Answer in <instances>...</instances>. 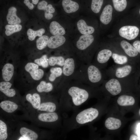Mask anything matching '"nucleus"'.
<instances>
[{
    "label": "nucleus",
    "mask_w": 140,
    "mask_h": 140,
    "mask_svg": "<svg viewBox=\"0 0 140 140\" xmlns=\"http://www.w3.org/2000/svg\"><path fill=\"white\" fill-rule=\"evenodd\" d=\"M45 32L44 28H41L36 31L31 29H29L27 32V34L29 39L30 41H33L37 36L39 37L43 36Z\"/></svg>",
    "instance_id": "obj_28"
},
{
    "label": "nucleus",
    "mask_w": 140,
    "mask_h": 140,
    "mask_svg": "<svg viewBox=\"0 0 140 140\" xmlns=\"http://www.w3.org/2000/svg\"><path fill=\"white\" fill-rule=\"evenodd\" d=\"M37 118L39 121L46 123H61V117L56 112L41 113L38 115Z\"/></svg>",
    "instance_id": "obj_4"
},
{
    "label": "nucleus",
    "mask_w": 140,
    "mask_h": 140,
    "mask_svg": "<svg viewBox=\"0 0 140 140\" xmlns=\"http://www.w3.org/2000/svg\"><path fill=\"white\" fill-rule=\"evenodd\" d=\"M65 61L64 58L62 56L51 57L48 60L49 65L52 66L57 65L62 66H64Z\"/></svg>",
    "instance_id": "obj_31"
},
{
    "label": "nucleus",
    "mask_w": 140,
    "mask_h": 140,
    "mask_svg": "<svg viewBox=\"0 0 140 140\" xmlns=\"http://www.w3.org/2000/svg\"><path fill=\"white\" fill-rule=\"evenodd\" d=\"M139 13L140 14V10H139Z\"/></svg>",
    "instance_id": "obj_47"
},
{
    "label": "nucleus",
    "mask_w": 140,
    "mask_h": 140,
    "mask_svg": "<svg viewBox=\"0 0 140 140\" xmlns=\"http://www.w3.org/2000/svg\"><path fill=\"white\" fill-rule=\"evenodd\" d=\"M32 2L33 4L36 5L38 3L39 0H32Z\"/></svg>",
    "instance_id": "obj_45"
},
{
    "label": "nucleus",
    "mask_w": 140,
    "mask_h": 140,
    "mask_svg": "<svg viewBox=\"0 0 140 140\" xmlns=\"http://www.w3.org/2000/svg\"><path fill=\"white\" fill-rule=\"evenodd\" d=\"M139 30L136 26H125L122 27L119 31L120 36L128 40H132L136 38L139 34Z\"/></svg>",
    "instance_id": "obj_3"
},
{
    "label": "nucleus",
    "mask_w": 140,
    "mask_h": 140,
    "mask_svg": "<svg viewBox=\"0 0 140 140\" xmlns=\"http://www.w3.org/2000/svg\"><path fill=\"white\" fill-rule=\"evenodd\" d=\"M44 12H48L51 13H53L55 11V9L51 4H49L44 10Z\"/></svg>",
    "instance_id": "obj_39"
},
{
    "label": "nucleus",
    "mask_w": 140,
    "mask_h": 140,
    "mask_svg": "<svg viewBox=\"0 0 140 140\" xmlns=\"http://www.w3.org/2000/svg\"><path fill=\"white\" fill-rule=\"evenodd\" d=\"M113 8L110 5H107L104 8L100 16L101 22L104 25L109 24L112 18Z\"/></svg>",
    "instance_id": "obj_12"
},
{
    "label": "nucleus",
    "mask_w": 140,
    "mask_h": 140,
    "mask_svg": "<svg viewBox=\"0 0 140 140\" xmlns=\"http://www.w3.org/2000/svg\"><path fill=\"white\" fill-rule=\"evenodd\" d=\"M120 45L125 53L129 56L134 57L137 55V51L128 42L125 40H122L120 42Z\"/></svg>",
    "instance_id": "obj_19"
},
{
    "label": "nucleus",
    "mask_w": 140,
    "mask_h": 140,
    "mask_svg": "<svg viewBox=\"0 0 140 140\" xmlns=\"http://www.w3.org/2000/svg\"><path fill=\"white\" fill-rule=\"evenodd\" d=\"M75 68L74 59L68 58L65 60L62 72L64 75L69 76L73 73Z\"/></svg>",
    "instance_id": "obj_20"
},
{
    "label": "nucleus",
    "mask_w": 140,
    "mask_h": 140,
    "mask_svg": "<svg viewBox=\"0 0 140 140\" xmlns=\"http://www.w3.org/2000/svg\"><path fill=\"white\" fill-rule=\"evenodd\" d=\"M17 9L15 7L10 8L6 16V20L8 24L11 25L19 24L21 22L20 19L17 16Z\"/></svg>",
    "instance_id": "obj_11"
},
{
    "label": "nucleus",
    "mask_w": 140,
    "mask_h": 140,
    "mask_svg": "<svg viewBox=\"0 0 140 140\" xmlns=\"http://www.w3.org/2000/svg\"><path fill=\"white\" fill-rule=\"evenodd\" d=\"M112 1L114 8L117 11H122L126 7V0H112Z\"/></svg>",
    "instance_id": "obj_32"
},
{
    "label": "nucleus",
    "mask_w": 140,
    "mask_h": 140,
    "mask_svg": "<svg viewBox=\"0 0 140 140\" xmlns=\"http://www.w3.org/2000/svg\"><path fill=\"white\" fill-rule=\"evenodd\" d=\"M103 0H92L91 5V9L96 13L100 11L103 4Z\"/></svg>",
    "instance_id": "obj_35"
},
{
    "label": "nucleus",
    "mask_w": 140,
    "mask_h": 140,
    "mask_svg": "<svg viewBox=\"0 0 140 140\" xmlns=\"http://www.w3.org/2000/svg\"><path fill=\"white\" fill-rule=\"evenodd\" d=\"M107 90L111 94L116 95L121 91V87L119 81L116 79H113L109 80L105 85Z\"/></svg>",
    "instance_id": "obj_7"
},
{
    "label": "nucleus",
    "mask_w": 140,
    "mask_h": 140,
    "mask_svg": "<svg viewBox=\"0 0 140 140\" xmlns=\"http://www.w3.org/2000/svg\"><path fill=\"white\" fill-rule=\"evenodd\" d=\"M7 127L6 124L0 120V140H5L8 137Z\"/></svg>",
    "instance_id": "obj_34"
},
{
    "label": "nucleus",
    "mask_w": 140,
    "mask_h": 140,
    "mask_svg": "<svg viewBox=\"0 0 140 140\" xmlns=\"http://www.w3.org/2000/svg\"><path fill=\"white\" fill-rule=\"evenodd\" d=\"M48 5L47 2L45 0L40 2L38 4L37 8L38 10L44 11Z\"/></svg>",
    "instance_id": "obj_38"
},
{
    "label": "nucleus",
    "mask_w": 140,
    "mask_h": 140,
    "mask_svg": "<svg viewBox=\"0 0 140 140\" xmlns=\"http://www.w3.org/2000/svg\"><path fill=\"white\" fill-rule=\"evenodd\" d=\"M87 72L89 79L92 82H97L101 79V72L97 68L93 65H91L89 67Z\"/></svg>",
    "instance_id": "obj_10"
},
{
    "label": "nucleus",
    "mask_w": 140,
    "mask_h": 140,
    "mask_svg": "<svg viewBox=\"0 0 140 140\" xmlns=\"http://www.w3.org/2000/svg\"><path fill=\"white\" fill-rule=\"evenodd\" d=\"M26 100L30 103L33 107L37 109L40 107L41 103V98L39 94L35 93L32 94H27L26 96Z\"/></svg>",
    "instance_id": "obj_18"
},
{
    "label": "nucleus",
    "mask_w": 140,
    "mask_h": 140,
    "mask_svg": "<svg viewBox=\"0 0 140 140\" xmlns=\"http://www.w3.org/2000/svg\"><path fill=\"white\" fill-rule=\"evenodd\" d=\"M130 140H140V137L134 135H132L130 136Z\"/></svg>",
    "instance_id": "obj_43"
},
{
    "label": "nucleus",
    "mask_w": 140,
    "mask_h": 140,
    "mask_svg": "<svg viewBox=\"0 0 140 140\" xmlns=\"http://www.w3.org/2000/svg\"><path fill=\"white\" fill-rule=\"evenodd\" d=\"M66 41L63 36L53 35L49 38L47 46L50 49L56 48L63 45Z\"/></svg>",
    "instance_id": "obj_9"
},
{
    "label": "nucleus",
    "mask_w": 140,
    "mask_h": 140,
    "mask_svg": "<svg viewBox=\"0 0 140 140\" xmlns=\"http://www.w3.org/2000/svg\"><path fill=\"white\" fill-rule=\"evenodd\" d=\"M136 132L138 136L140 137V123L137 125Z\"/></svg>",
    "instance_id": "obj_44"
},
{
    "label": "nucleus",
    "mask_w": 140,
    "mask_h": 140,
    "mask_svg": "<svg viewBox=\"0 0 140 140\" xmlns=\"http://www.w3.org/2000/svg\"><path fill=\"white\" fill-rule=\"evenodd\" d=\"M112 55V52L110 50L104 49L100 51L98 53L97 59L98 61L101 64L107 62Z\"/></svg>",
    "instance_id": "obj_24"
},
{
    "label": "nucleus",
    "mask_w": 140,
    "mask_h": 140,
    "mask_svg": "<svg viewBox=\"0 0 140 140\" xmlns=\"http://www.w3.org/2000/svg\"><path fill=\"white\" fill-rule=\"evenodd\" d=\"M59 109H60L59 104L54 101L48 100L41 103L37 109L41 111L53 112H56Z\"/></svg>",
    "instance_id": "obj_8"
},
{
    "label": "nucleus",
    "mask_w": 140,
    "mask_h": 140,
    "mask_svg": "<svg viewBox=\"0 0 140 140\" xmlns=\"http://www.w3.org/2000/svg\"><path fill=\"white\" fill-rule=\"evenodd\" d=\"M14 67L13 65L7 63L2 69V77L5 81H9L11 79L14 73Z\"/></svg>",
    "instance_id": "obj_17"
},
{
    "label": "nucleus",
    "mask_w": 140,
    "mask_h": 140,
    "mask_svg": "<svg viewBox=\"0 0 140 140\" xmlns=\"http://www.w3.org/2000/svg\"><path fill=\"white\" fill-rule=\"evenodd\" d=\"M62 4L64 11L68 13L75 12L79 8L78 3L71 0H62Z\"/></svg>",
    "instance_id": "obj_13"
},
{
    "label": "nucleus",
    "mask_w": 140,
    "mask_h": 140,
    "mask_svg": "<svg viewBox=\"0 0 140 140\" xmlns=\"http://www.w3.org/2000/svg\"><path fill=\"white\" fill-rule=\"evenodd\" d=\"M94 40L93 36L91 34H83L81 36L76 42L77 48L80 50L86 49Z\"/></svg>",
    "instance_id": "obj_6"
},
{
    "label": "nucleus",
    "mask_w": 140,
    "mask_h": 140,
    "mask_svg": "<svg viewBox=\"0 0 140 140\" xmlns=\"http://www.w3.org/2000/svg\"><path fill=\"white\" fill-rule=\"evenodd\" d=\"M25 69L34 80H39L43 76V71L39 69V65L37 64L31 62H28L25 66Z\"/></svg>",
    "instance_id": "obj_5"
},
{
    "label": "nucleus",
    "mask_w": 140,
    "mask_h": 140,
    "mask_svg": "<svg viewBox=\"0 0 140 140\" xmlns=\"http://www.w3.org/2000/svg\"><path fill=\"white\" fill-rule=\"evenodd\" d=\"M44 15L45 18L47 20L51 19L53 16L52 13L48 12H44Z\"/></svg>",
    "instance_id": "obj_42"
},
{
    "label": "nucleus",
    "mask_w": 140,
    "mask_h": 140,
    "mask_svg": "<svg viewBox=\"0 0 140 140\" xmlns=\"http://www.w3.org/2000/svg\"><path fill=\"white\" fill-rule=\"evenodd\" d=\"M135 101L134 99L132 96L122 95L118 98L117 103L120 106H126L133 105Z\"/></svg>",
    "instance_id": "obj_25"
},
{
    "label": "nucleus",
    "mask_w": 140,
    "mask_h": 140,
    "mask_svg": "<svg viewBox=\"0 0 140 140\" xmlns=\"http://www.w3.org/2000/svg\"><path fill=\"white\" fill-rule=\"evenodd\" d=\"M133 45L138 52L140 53V41H135L133 43Z\"/></svg>",
    "instance_id": "obj_41"
},
{
    "label": "nucleus",
    "mask_w": 140,
    "mask_h": 140,
    "mask_svg": "<svg viewBox=\"0 0 140 140\" xmlns=\"http://www.w3.org/2000/svg\"><path fill=\"white\" fill-rule=\"evenodd\" d=\"M49 28L50 33L53 35L63 36L66 33L64 28L56 21L51 22Z\"/></svg>",
    "instance_id": "obj_15"
},
{
    "label": "nucleus",
    "mask_w": 140,
    "mask_h": 140,
    "mask_svg": "<svg viewBox=\"0 0 140 140\" xmlns=\"http://www.w3.org/2000/svg\"><path fill=\"white\" fill-rule=\"evenodd\" d=\"M132 70L131 67L127 65L122 67L118 68L116 71L115 75L118 78H121L129 75Z\"/></svg>",
    "instance_id": "obj_27"
},
{
    "label": "nucleus",
    "mask_w": 140,
    "mask_h": 140,
    "mask_svg": "<svg viewBox=\"0 0 140 140\" xmlns=\"http://www.w3.org/2000/svg\"><path fill=\"white\" fill-rule=\"evenodd\" d=\"M139 115H140V109L139 111Z\"/></svg>",
    "instance_id": "obj_46"
},
{
    "label": "nucleus",
    "mask_w": 140,
    "mask_h": 140,
    "mask_svg": "<svg viewBox=\"0 0 140 140\" xmlns=\"http://www.w3.org/2000/svg\"><path fill=\"white\" fill-rule=\"evenodd\" d=\"M22 29L21 25L16 24L15 25H7L5 26L6 30L5 31V35L9 36L13 33L20 31Z\"/></svg>",
    "instance_id": "obj_29"
},
{
    "label": "nucleus",
    "mask_w": 140,
    "mask_h": 140,
    "mask_svg": "<svg viewBox=\"0 0 140 140\" xmlns=\"http://www.w3.org/2000/svg\"><path fill=\"white\" fill-rule=\"evenodd\" d=\"M77 26L79 32L83 35L91 34L95 31L93 27L88 25L85 21L83 19H80L77 22Z\"/></svg>",
    "instance_id": "obj_14"
},
{
    "label": "nucleus",
    "mask_w": 140,
    "mask_h": 140,
    "mask_svg": "<svg viewBox=\"0 0 140 140\" xmlns=\"http://www.w3.org/2000/svg\"><path fill=\"white\" fill-rule=\"evenodd\" d=\"M24 3L25 5L30 10H32L34 6L33 3L30 2L29 0H24Z\"/></svg>",
    "instance_id": "obj_40"
},
{
    "label": "nucleus",
    "mask_w": 140,
    "mask_h": 140,
    "mask_svg": "<svg viewBox=\"0 0 140 140\" xmlns=\"http://www.w3.org/2000/svg\"><path fill=\"white\" fill-rule=\"evenodd\" d=\"M22 137L26 140H36L38 138V134L33 131L25 127H22L19 130Z\"/></svg>",
    "instance_id": "obj_21"
},
{
    "label": "nucleus",
    "mask_w": 140,
    "mask_h": 140,
    "mask_svg": "<svg viewBox=\"0 0 140 140\" xmlns=\"http://www.w3.org/2000/svg\"><path fill=\"white\" fill-rule=\"evenodd\" d=\"M99 114L98 109L92 107L75 111L71 117L64 120L62 128L63 133L66 134L92 122Z\"/></svg>",
    "instance_id": "obj_2"
},
{
    "label": "nucleus",
    "mask_w": 140,
    "mask_h": 140,
    "mask_svg": "<svg viewBox=\"0 0 140 140\" xmlns=\"http://www.w3.org/2000/svg\"><path fill=\"white\" fill-rule=\"evenodd\" d=\"M53 88V86L51 83L42 81L38 85L36 89L39 93H48L51 91Z\"/></svg>",
    "instance_id": "obj_26"
},
{
    "label": "nucleus",
    "mask_w": 140,
    "mask_h": 140,
    "mask_svg": "<svg viewBox=\"0 0 140 140\" xmlns=\"http://www.w3.org/2000/svg\"><path fill=\"white\" fill-rule=\"evenodd\" d=\"M49 38L48 36L45 35L39 37L36 41L37 48L39 50H41L45 48L47 45Z\"/></svg>",
    "instance_id": "obj_30"
},
{
    "label": "nucleus",
    "mask_w": 140,
    "mask_h": 140,
    "mask_svg": "<svg viewBox=\"0 0 140 140\" xmlns=\"http://www.w3.org/2000/svg\"><path fill=\"white\" fill-rule=\"evenodd\" d=\"M114 62L117 64H123L127 63L128 59L127 57L125 56L119 55L114 53L112 56Z\"/></svg>",
    "instance_id": "obj_36"
},
{
    "label": "nucleus",
    "mask_w": 140,
    "mask_h": 140,
    "mask_svg": "<svg viewBox=\"0 0 140 140\" xmlns=\"http://www.w3.org/2000/svg\"><path fill=\"white\" fill-rule=\"evenodd\" d=\"M34 62L39 66L44 68H47L49 65L47 56L45 54L43 55L40 58L35 59Z\"/></svg>",
    "instance_id": "obj_37"
},
{
    "label": "nucleus",
    "mask_w": 140,
    "mask_h": 140,
    "mask_svg": "<svg viewBox=\"0 0 140 140\" xmlns=\"http://www.w3.org/2000/svg\"><path fill=\"white\" fill-rule=\"evenodd\" d=\"M0 107L4 111L8 113L15 111L18 108V105L14 102L9 100H5L0 103Z\"/></svg>",
    "instance_id": "obj_22"
},
{
    "label": "nucleus",
    "mask_w": 140,
    "mask_h": 140,
    "mask_svg": "<svg viewBox=\"0 0 140 140\" xmlns=\"http://www.w3.org/2000/svg\"><path fill=\"white\" fill-rule=\"evenodd\" d=\"M12 84L9 81H3L0 83V90L6 96L12 97L16 94L15 90L13 89H10Z\"/></svg>",
    "instance_id": "obj_16"
},
{
    "label": "nucleus",
    "mask_w": 140,
    "mask_h": 140,
    "mask_svg": "<svg viewBox=\"0 0 140 140\" xmlns=\"http://www.w3.org/2000/svg\"><path fill=\"white\" fill-rule=\"evenodd\" d=\"M51 74L49 77V80L51 82L54 81L56 79L62 74V69L59 67L53 68L50 70Z\"/></svg>",
    "instance_id": "obj_33"
},
{
    "label": "nucleus",
    "mask_w": 140,
    "mask_h": 140,
    "mask_svg": "<svg viewBox=\"0 0 140 140\" xmlns=\"http://www.w3.org/2000/svg\"><path fill=\"white\" fill-rule=\"evenodd\" d=\"M89 94L85 89L76 86L69 87L66 94L60 99V109L63 111L77 110L78 108L88 99Z\"/></svg>",
    "instance_id": "obj_1"
},
{
    "label": "nucleus",
    "mask_w": 140,
    "mask_h": 140,
    "mask_svg": "<svg viewBox=\"0 0 140 140\" xmlns=\"http://www.w3.org/2000/svg\"><path fill=\"white\" fill-rule=\"evenodd\" d=\"M121 125V122L119 119L113 117L107 118L105 122V125L108 129L114 130L120 127Z\"/></svg>",
    "instance_id": "obj_23"
}]
</instances>
